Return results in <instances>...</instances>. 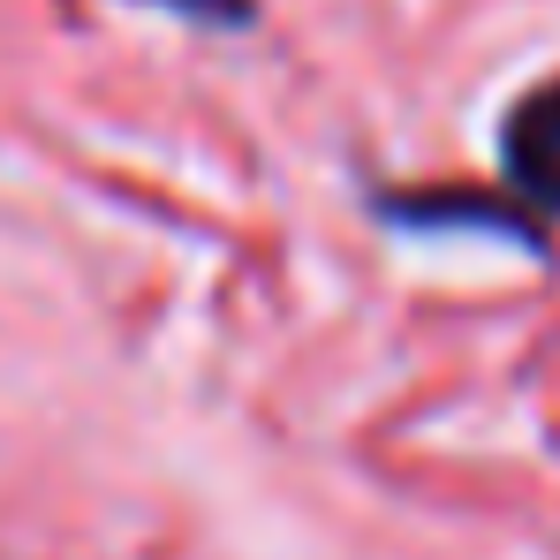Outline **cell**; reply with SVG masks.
Here are the masks:
<instances>
[{"label":"cell","mask_w":560,"mask_h":560,"mask_svg":"<svg viewBox=\"0 0 560 560\" xmlns=\"http://www.w3.org/2000/svg\"><path fill=\"white\" fill-rule=\"evenodd\" d=\"M372 212L401 235H508L530 258H546V212L523 205L515 189H477V183H440V189H378Z\"/></svg>","instance_id":"cell-1"},{"label":"cell","mask_w":560,"mask_h":560,"mask_svg":"<svg viewBox=\"0 0 560 560\" xmlns=\"http://www.w3.org/2000/svg\"><path fill=\"white\" fill-rule=\"evenodd\" d=\"M560 175V77L530 84L500 121V183L530 205V189Z\"/></svg>","instance_id":"cell-2"},{"label":"cell","mask_w":560,"mask_h":560,"mask_svg":"<svg viewBox=\"0 0 560 560\" xmlns=\"http://www.w3.org/2000/svg\"><path fill=\"white\" fill-rule=\"evenodd\" d=\"M137 8H160L189 31H250L258 23V0H137Z\"/></svg>","instance_id":"cell-3"}]
</instances>
